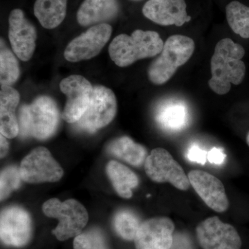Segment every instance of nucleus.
Listing matches in <instances>:
<instances>
[{
	"label": "nucleus",
	"mask_w": 249,
	"mask_h": 249,
	"mask_svg": "<svg viewBox=\"0 0 249 249\" xmlns=\"http://www.w3.org/2000/svg\"><path fill=\"white\" fill-rule=\"evenodd\" d=\"M144 167L147 177L155 182L170 183L181 191H187L191 186L182 167L164 148L152 150L145 160Z\"/></svg>",
	"instance_id": "nucleus-7"
},
{
	"label": "nucleus",
	"mask_w": 249,
	"mask_h": 249,
	"mask_svg": "<svg viewBox=\"0 0 249 249\" xmlns=\"http://www.w3.org/2000/svg\"><path fill=\"white\" fill-rule=\"evenodd\" d=\"M196 238L204 249H240L242 240L235 228L217 217L207 218L196 229Z\"/></svg>",
	"instance_id": "nucleus-11"
},
{
	"label": "nucleus",
	"mask_w": 249,
	"mask_h": 249,
	"mask_svg": "<svg viewBox=\"0 0 249 249\" xmlns=\"http://www.w3.org/2000/svg\"><path fill=\"white\" fill-rule=\"evenodd\" d=\"M31 232L30 215L25 210L18 206H11L1 211L0 237L4 245L24 247L30 241Z\"/></svg>",
	"instance_id": "nucleus-12"
},
{
	"label": "nucleus",
	"mask_w": 249,
	"mask_h": 249,
	"mask_svg": "<svg viewBox=\"0 0 249 249\" xmlns=\"http://www.w3.org/2000/svg\"><path fill=\"white\" fill-rule=\"evenodd\" d=\"M175 224L168 217H154L141 224L134 238L136 249H170Z\"/></svg>",
	"instance_id": "nucleus-13"
},
{
	"label": "nucleus",
	"mask_w": 249,
	"mask_h": 249,
	"mask_svg": "<svg viewBox=\"0 0 249 249\" xmlns=\"http://www.w3.org/2000/svg\"><path fill=\"white\" fill-rule=\"evenodd\" d=\"M196 44L191 37L182 35L170 36L164 42L159 56L150 64L147 76L153 84H165L175 74L178 67L191 58Z\"/></svg>",
	"instance_id": "nucleus-4"
},
{
	"label": "nucleus",
	"mask_w": 249,
	"mask_h": 249,
	"mask_svg": "<svg viewBox=\"0 0 249 249\" xmlns=\"http://www.w3.org/2000/svg\"><path fill=\"white\" fill-rule=\"evenodd\" d=\"M9 38L15 54L22 61H28L36 49L37 32L21 9L11 11L9 18Z\"/></svg>",
	"instance_id": "nucleus-14"
},
{
	"label": "nucleus",
	"mask_w": 249,
	"mask_h": 249,
	"mask_svg": "<svg viewBox=\"0 0 249 249\" xmlns=\"http://www.w3.org/2000/svg\"><path fill=\"white\" fill-rule=\"evenodd\" d=\"M141 224L138 217L129 211H119L114 218V227L124 240H134Z\"/></svg>",
	"instance_id": "nucleus-25"
},
{
	"label": "nucleus",
	"mask_w": 249,
	"mask_h": 249,
	"mask_svg": "<svg viewBox=\"0 0 249 249\" xmlns=\"http://www.w3.org/2000/svg\"><path fill=\"white\" fill-rule=\"evenodd\" d=\"M42 211L47 217L58 219V226L52 232L60 241L80 235L89 220L86 209L75 199L64 202L55 198L49 199L42 205Z\"/></svg>",
	"instance_id": "nucleus-5"
},
{
	"label": "nucleus",
	"mask_w": 249,
	"mask_h": 249,
	"mask_svg": "<svg viewBox=\"0 0 249 249\" xmlns=\"http://www.w3.org/2000/svg\"><path fill=\"white\" fill-rule=\"evenodd\" d=\"M60 89L67 96L62 119L69 124H76L89 107L92 85L85 77L71 75L60 82Z\"/></svg>",
	"instance_id": "nucleus-10"
},
{
	"label": "nucleus",
	"mask_w": 249,
	"mask_h": 249,
	"mask_svg": "<svg viewBox=\"0 0 249 249\" xmlns=\"http://www.w3.org/2000/svg\"><path fill=\"white\" fill-rule=\"evenodd\" d=\"M19 76V63L17 58L1 40L0 83L1 86H11L17 82Z\"/></svg>",
	"instance_id": "nucleus-24"
},
{
	"label": "nucleus",
	"mask_w": 249,
	"mask_h": 249,
	"mask_svg": "<svg viewBox=\"0 0 249 249\" xmlns=\"http://www.w3.org/2000/svg\"><path fill=\"white\" fill-rule=\"evenodd\" d=\"M108 152L133 166H140L146 160V149L128 137H122L111 142Z\"/></svg>",
	"instance_id": "nucleus-21"
},
{
	"label": "nucleus",
	"mask_w": 249,
	"mask_h": 249,
	"mask_svg": "<svg viewBox=\"0 0 249 249\" xmlns=\"http://www.w3.org/2000/svg\"><path fill=\"white\" fill-rule=\"evenodd\" d=\"M188 178L192 187L210 209L217 213L227 211L229 199L225 188L219 178L207 172L199 170L189 172Z\"/></svg>",
	"instance_id": "nucleus-15"
},
{
	"label": "nucleus",
	"mask_w": 249,
	"mask_h": 249,
	"mask_svg": "<svg viewBox=\"0 0 249 249\" xmlns=\"http://www.w3.org/2000/svg\"><path fill=\"white\" fill-rule=\"evenodd\" d=\"M245 55L244 47L230 38L219 40L211 58V77L209 85L218 95L229 92L231 85L241 84L245 79L246 65L242 60Z\"/></svg>",
	"instance_id": "nucleus-1"
},
{
	"label": "nucleus",
	"mask_w": 249,
	"mask_h": 249,
	"mask_svg": "<svg viewBox=\"0 0 249 249\" xmlns=\"http://www.w3.org/2000/svg\"><path fill=\"white\" fill-rule=\"evenodd\" d=\"M0 140H1V158H4L7 155L9 152V142L6 140V137L3 136L2 134L0 135Z\"/></svg>",
	"instance_id": "nucleus-30"
},
{
	"label": "nucleus",
	"mask_w": 249,
	"mask_h": 249,
	"mask_svg": "<svg viewBox=\"0 0 249 249\" xmlns=\"http://www.w3.org/2000/svg\"><path fill=\"white\" fill-rule=\"evenodd\" d=\"M225 159L226 155L220 149L213 147L209 152H208L207 160H209L210 163H213V164H222Z\"/></svg>",
	"instance_id": "nucleus-29"
},
{
	"label": "nucleus",
	"mask_w": 249,
	"mask_h": 249,
	"mask_svg": "<svg viewBox=\"0 0 249 249\" xmlns=\"http://www.w3.org/2000/svg\"><path fill=\"white\" fill-rule=\"evenodd\" d=\"M135 1H137V0H135Z\"/></svg>",
	"instance_id": "nucleus-32"
},
{
	"label": "nucleus",
	"mask_w": 249,
	"mask_h": 249,
	"mask_svg": "<svg viewBox=\"0 0 249 249\" xmlns=\"http://www.w3.org/2000/svg\"><path fill=\"white\" fill-rule=\"evenodd\" d=\"M188 115L186 106L180 102L168 103L160 107L157 115L158 124L168 131H179L186 127Z\"/></svg>",
	"instance_id": "nucleus-22"
},
{
	"label": "nucleus",
	"mask_w": 249,
	"mask_h": 249,
	"mask_svg": "<svg viewBox=\"0 0 249 249\" xmlns=\"http://www.w3.org/2000/svg\"><path fill=\"white\" fill-rule=\"evenodd\" d=\"M247 144H248V145L249 146V132L248 134H247Z\"/></svg>",
	"instance_id": "nucleus-31"
},
{
	"label": "nucleus",
	"mask_w": 249,
	"mask_h": 249,
	"mask_svg": "<svg viewBox=\"0 0 249 249\" xmlns=\"http://www.w3.org/2000/svg\"><path fill=\"white\" fill-rule=\"evenodd\" d=\"M107 174L117 194L123 198L132 196V190L139 185V178L132 170L116 160L107 165Z\"/></svg>",
	"instance_id": "nucleus-20"
},
{
	"label": "nucleus",
	"mask_w": 249,
	"mask_h": 249,
	"mask_svg": "<svg viewBox=\"0 0 249 249\" xmlns=\"http://www.w3.org/2000/svg\"><path fill=\"white\" fill-rule=\"evenodd\" d=\"M58 108L52 98L39 96L30 105H24L18 112L19 134L21 138L34 137L38 140L50 138L59 124Z\"/></svg>",
	"instance_id": "nucleus-3"
},
{
	"label": "nucleus",
	"mask_w": 249,
	"mask_h": 249,
	"mask_svg": "<svg viewBox=\"0 0 249 249\" xmlns=\"http://www.w3.org/2000/svg\"><path fill=\"white\" fill-rule=\"evenodd\" d=\"M112 28L107 23L96 24L72 40L65 49L67 61L77 62L96 56L107 43Z\"/></svg>",
	"instance_id": "nucleus-9"
},
{
	"label": "nucleus",
	"mask_w": 249,
	"mask_h": 249,
	"mask_svg": "<svg viewBox=\"0 0 249 249\" xmlns=\"http://www.w3.org/2000/svg\"><path fill=\"white\" fill-rule=\"evenodd\" d=\"M142 12L147 19L161 26L181 27L191 19L185 0H148Z\"/></svg>",
	"instance_id": "nucleus-16"
},
{
	"label": "nucleus",
	"mask_w": 249,
	"mask_h": 249,
	"mask_svg": "<svg viewBox=\"0 0 249 249\" xmlns=\"http://www.w3.org/2000/svg\"><path fill=\"white\" fill-rule=\"evenodd\" d=\"M23 181L30 183L55 182L63 176V170L48 149L38 147L26 156L19 166Z\"/></svg>",
	"instance_id": "nucleus-8"
},
{
	"label": "nucleus",
	"mask_w": 249,
	"mask_h": 249,
	"mask_svg": "<svg viewBox=\"0 0 249 249\" xmlns=\"http://www.w3.org/2000/svg\"><path fill=\"white\" fill-rule=\"evenodd\" d=\"M67 8V0H36L34 15L42 27L53 29L63 22Z\"/></svg>",
	"instance_id": "nucleus-19"
},
{
	"label": "nucleus",
	"mask_w": 249,
	"mask_h": 249,
	"mask_svg": "<svg viewBox=\"0 0 249 249\" xmlns=\"http://www.w3.org/2000/svg\"><path fill=\"white\" fill-rule=\"evenodd\" d=\"M228 24L235 34L249 38V6L238 1H232L226 6Z\"/></svg>",
	"instance_id": "nucleus-23"
},
{
	"label": "nucleus",
	"mask_w": 249,
	"mask_h": 249,
	"mask_svg": "<svg viewBox=\"0 0 249 249\" xmlns=\"http://www.w3.org/2000/svg\"><path fill=\"white\" fill-rule=\"evenodd\" d=\"M208 152L201 150L197 145H193L187 152V158L191 161L204 164L207 160Z\"/></svg>",
	"instance_id": "nucleus-28"
},
{
	"label": "nucleus",
	"mask_w": 249,
	"mask_h": 249,
	"mask_svg": "<svg viewBox=\"0 0 249 249\" xmlns=\"http://www.w3.org/2000/svg\"><path fill=\"white\" fill-rule=\"evenodd\" d=\"M117 111L115 94L109 88L103 85L93 88L89 107L76 124V129L89 133L110 124Z\"/></svg>",
	"instance_id": "nucleus-6"
},
{
	"label": "nucleus",
	"mask_w": 249,
	"mask_h": 249,
	"mask_svg": "<svg viewBox=\"0 0 249 249\" xmlns=\"http://www.w3.org/2000/svg\"><path fill=\"white\" fill-rule=\"evenodd\" d=\"M118 0H84L77 12V21L83 27L103 24L119 14Z\"/></svg>",
	"instance_id": "nucleus-17"
},
{
	"label": "nucleus",
	"mask_w": 249,
	"mask_h": 249,
	"mask_svg": "<svg viewBox=\"0 0 249 249\" xmlns=\"http://www.w3.org/2000/svg\"><path fill=\"white\" fill-rule=\"evenodd\" d=\"M74 249H108L102 232L97 229L81 232L73 240Z\"/></svg>",
	"instance_id": "nucleus-26"
},
{
	"label": "nucleus",
	"mask_w": 249,
	"mask_h": 249,
	"mask_svg": "<svg viewBox=\"0 0 249 249\" xmlns=\"http://www.w3.org/2000/svg\"><path fill=\"white\" fill-rule=\"evenodd\" d=\"M22 178H21L19 168L16 166H9L1 171L0 176V196L1 201L4 200L21 186Z\"/></svg>",
	"instance_id": "nucleus-27"
},
{
	"label": "nucleus",
	"mask_w": 249,
	"mask_h": 249,
	"mask_svg": "<svg viewBox=\"0 0 249 249\" xmlns=\"http://www.w3.org/2000/svg\"><path fill=\"white\" fill-rule=\"evenodd\" d=\"M163 45L158 33L137 29L131 36L123 34L114 37L109 45V56L117 66L128 67L142 59L159 55Z\"/></svg>",
	"instance_id": "nucleus-2"
},
{
	"label": "nucleus",
	"mask_w": 249,
	"mask_h": 249,
	"mask_svg": "<svg viewBox=\"0 0 249 249\" xmlns=\"http://www.w3.org/2000/svg\"><path fill=\"white\" fill-rule=\"evenodd\" d=\"M19 93L11 86H1L0 91V131L8 139L19 134V124L15 111L19 102Z\"/></svg>",
	"instance_id": "nucleus-18"
}]
</instances>
